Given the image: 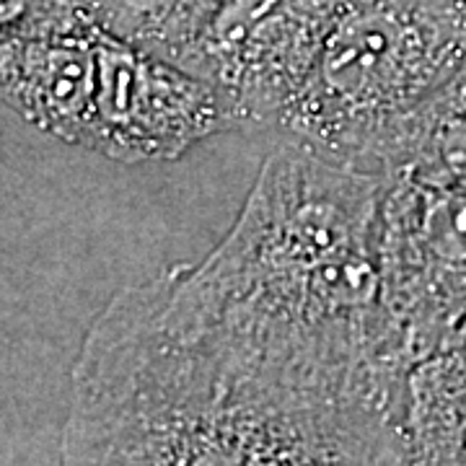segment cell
Instances as JSON below:
<instances>
[{
  "mask_svg": "<svg viewBox=\"0 0 466 466\" xmlns=\"http://www.w3.org/2000/svg\"><path fill=\"white\" fill-rule=\"evenodd\" d=\"M342 5L345 0H226L187 70L216 88L236 130H278Z\"/></svg>",
  "mask_w": 466,
  "mask_h": 466,
  "instance_id": "cell-3",
  "label": "cell"
},
{
  "mask_svg": "<svg viewBox=\"0 0 466 466\" xmlns=\"http://www.w3.org/2000/svg\"><path fill=\"white\" fill-rule=\"evenodd\" d=\"M226 130H236L233 119L208 81L101 32L86 150L119 164H158Z\"/></svg>",
  "mask_w": 466,
  "mask_h": 466,
  "instance_id": "cell-5",
  "label": "cell"
},
{
  "mask_svg": "<svg viewBox=\"0 0 466 466\" xmlns=\"http://www.w3.org/2000/svg\"><path fill=\"white\" fill-rule=\"evenodd\" d=\"M376 171L389 179L466 195V66L404 122Z\"/></svg>",
  "mask_w": 466,
  "mask_h": 466,
  "instance_id": "cell-6",
  "label": "cell"
},
{
  "mask_svg": "<svg viewBox=\"0 0 466 466\" xmlns=\"http://www.w3.org/2000/svg\"><path fill=\"white\" fill-rule=\"evenodd\" d=\"M376 257L417 363L466 324V195L383 177Z\"/></svg>",
  "mask_w": 466,
  "mask_h": 466,
  "instance_id": "cell-4",
  "label": "cell"
},
{
  "mask_svg": "<svg viewBox=\"0 0 466 466\" xmlns=\"http://www.w3.org/2000/svg\"><path fill=\"white\" fill-rule=\"evenodd\" d=\"M407 441L410 464L466 461V324L410 370Z\"/></svg>",
  "mask_w": 466,
  "mask_h": 466,
  "instance_id": "cell-7",
  "label": "cell"
},
{
  "mask_svg": "<svg viewBox=\"0 0 466 466\" xmlns=\"http://www.w3.org/2000/svg\"><path fill=\"white\" fill-rule=\"evenodd\" d=\"M125 42L187 67L226 0H78Z\"/></svg>",
  "mask_w": 466,
  "mask_h": 466,
  "instance_id": "cell-8",
  "label": "cell"
},
{
  "mask_svg": "<svg viewBox=\"0 0 466 466\" xmlns=\"http://www.w3.org/2000/svg\"><path fill=\"white\" fill-rule=\"evenodd\" d=\"M383 177L299 143L200 265L140 285L241 433L285 464H410L415 366L376 257Z\"/></svg>",
  "mask_w": 466,
  "mask_h": 466,
  "instance_id": "cell-1",
  "label": "cell"
},
{
  "mask_svg": "<svg viewBox=\"0 0 466 466\" xmlns=\"http://www.w3.org/2000/svg\"><path fill=\"white\" fill-rule=\"evenodd\" d=\"M76 3H78V0H76Z\"/></svg>",
  "mask_w": 466,
  "mask_h": 466,
  "instance_id": "cell-9",
  "label": "cell"
},
{
  "mask_svg": "<svg viewBox=\"0 0 466 466\" xmlns=\"http://www.w3.org/2000/svg\"><path fill=\"white\" fill-rule=\"evenodd\" d=\"M464 66L466 0H345L278 130L376 171L404 122Z\"/></svg>",
  "mask_w": 466,
  "mask_h": 466,
  "instance_id": "cell-2",
  "label": "cell"
}]
</instances>
